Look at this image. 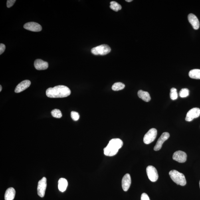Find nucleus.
I'll return each mask as SVG.
<instances>
[{
  "mask_svg": "<svg viewBox=\"0 0 200 200\" xmlns=\"http://www.w3.org/2000/svg\"><path fill=\"white\" fill-rule=\"evenodd\" d=\"M71 91L68 87L58 85L54 88H49L46 90V95L50 98H63L69 96Z\"/></svg>",
  "mask_w": 200,
  "mask_h": 200,
  "instance_id": "nucleus-1",
  "label": "nucleus"
},
{
  "mask_svg": "<svg viewBox=\"0 0 200 200\" xmlns=\"http://www.w3.org/2000/svg\"><path fill=\"white\" fill-rule=\"evenodd\" d=\"M123 145V141L121 139L114 138L111 139L104 149L105 155L109 156H114L117 154Z\"/></svg>",
  "mask_w": 200,
  "mask_h": 200,
  "instance_id": "nucleus-2",
  "label": "nucleus"
},
{
  "mask_svg": "<svg viewBox=\"0 0 200 200\" xmlns=\"http://www.w3.org/2000/svg\"><path fill=\"white\" fill-rule=\"evenodd\" d=\"M169 175L171 179L177 185H180L182 186H184L186 185V179L185 175L183 173L173 170L170 171Z\"/></svg>",
  "mask_w": 200,
  "mask_h": 200,
  "instance_id": "nucleus-3",
  "label": "nucleus"
},
{
  "mask_svg": "<svg viewBox=\"0 0 200 200\" xmlns=\"http://www.w3.org/2000/svg\"><path fill=\"white\" fill-rule=\"evenodd\" d=\"M91 51L94 55H105L110 53L111 48L107 44H102L93 48Z\"/></svg>",
  "mask_w": 200,
  "mask_h": 200,
  "instance_id": "nucleus-4",
  "label": "nucleus"
},
{
  "mask_svg": "<svg viewBox=\"0 0 200 200\" xmlns=\"http://www.w3.org/2000/svg\"><path fill=\"white\" fill-rule=\"evenodd\" d=\"M157 131L155 128H151L145 135L143 142L146 144H149L153 142L156 138Z\"/></svg>",
  "mask_w": 200,
  "mask_h": 200,
  "instance_id": "nucleus-5",
  "label": "nucleus"
},
{
  "mask_svg": "<svg viewBox=\"0 0 200 200\" xmlns=\"http://www.w3.org/2000/svg\"><path fill=\"white\" fill-rule=\"evenodd\" d=\"M146 173L149 179L152 182H155L158 179L159 176L157 170L152 166H149L147 167Z\"/></svg>",
  "mask_w": 200,
  "mask_h": 200,
  "instance_id": "nucleus-6",
  "label": "nucleus"
},
{
  "mask_svg": "<svg viewBox=\"0 0 200 200\" xmlns=\"http://www.w3.org/2000/svg\"><path fill=\"white\" fill-rule=\"evenodd\" d=\"M47 179L45 177H43L40 180L38 183L37 191L38 195L43 197L45 195L46 187H47Z\"/></svg>",
  "mask_w": 200,
  "mask_h": 200,
  "instance_id": "nucleus-7",
  "label": "nucleus"
},
{
  "mask_svg": "<svg viewBox=\"0 0 200 200\" xmlns=\"http://www.w3.org/2000/svg\"><path fill=\"white\" fill-rule=\"evenodd\" d=\"M200 115V109L195 108L191 109L187 113L185 120L187 122H190L195 118H197Z\"/></svg>",
  "mask_w": 200,
  "mask_h": 200,
  "instance_id": "nucleus-8",
  "label": "nucleus"
},
{
  "mask_svg": "<svg viewBox=\"0 0 200 200\" xmlns=\"http://www.w3.org/2000/svg\"><path fill=\"white\" fill-rule=\"evenodd\" d=\"M25 29L32 32H38L42 30L41 26L35 22H29L26 23L23 26Z\"/></svg>",
  "mask_w": 200,
  "mask_h": 200,
  "instance_id": "nucleus-9",
  "label": "nucleus"
},
{
  "mask_svg": "<svg viewBox=\"0 0 200 200\" xmlns=\"http://www.w3.org/2000/svg\"><path fill=\"white\" fill-rule=\"evenodd\" d=\"M187 156L186 153L181 151H176L173 155V159L179 163H184L187 161Z\"/></svg>",
  "mask_w": 200,
  "mask_h": 200,
  "instance_id": "nucleus-10",
  "label": "nucleus"
},
{
  "mask_svg": "<svg viewBox=\"0 0 200 200\" xmlns=\"http://www.w3.org/2000/svg\"><path fill=\"white\" fill-rule=\"evenodd\" d=\"M170 135L168 132H164L161 135L160 138L157 140L156 144L154 147L155 151H158L162 148L163 144L166 141L169 139Z\"/></svg>",
  "mask_w": 200,
  "mask_h": 200,
  "instance_id": "nucleus-11",
  "label": "nucleus"
},
{
  "mask_svg": "<svg viewBox=\"0 0 200 200\" xmlns=\"http://www.w3.org/2000/svg\"><path fill=\"white\" fill-rule=\"evenodd\" d=\"M131 183V179L130 175L127 173L123 177L122 181V186L123 190L126 192L130 187Z\"/></svg>",
  "mask_w": 200,
  "mask_h": 200,
  "instance_id": "nucleus-12",
  "label": "nucleus"
},
{
  "mask_svg": "<svg viewBox=\"0 0 200 200\" xmlns=\"http://www.w3.org/2000/svg\"><path fill=\"white\" fill-rule=\"evenodd\" d=\"M31 84V82L29 80L23 81L18 84L15 89V92L17 93L23 91L29 88Z\"/></svg>",
  "mask_w": 200,
  "mask_h": 200,
  "instance_id": "nucleus-13",
  "label": "nucleus"
},
{
  "mask_svg": "<svg viewBox=\"0 0 200 200\" xmlns=\"http://www.w3.org/2000/svg\"><path fill=\"white\" fill-rule=\"evenodd\" d=\"M188 19L194 29H199L200 27L199 22L197 17L195 15L192 13L189 14L188 16Z\"/></svg>",
  "mask_w": 200,
  "mask_h": 200,
  "instance_id": "nucleus-14",
  "label": "nucleus"
},
{
  "mask_svg": "<svg viewBox=\"0 0 200 200\" xmlns=\"http://www.w3.org/2000/svg\"><path fill=\"white\" fill-rule=\"evenodd\" d=\"M34 66L36 69L38 70H44L48 69V64L47 62L42 59H37L34 62Z\"/></svg>",
  "mask_w": 200,
  "mask_h": 200,
  "instance_id": "nucleus-15",
  "label": "nucleus"
},
{
  "mask_svg": "<svg viewBox=\"0 0 200 200\" xmlns=\"http://www.w3.org/2000/svg\"><path fill=\"white\" fill-rule=\"evenodd\" d=\"M16 192L13 187H10L6 191L5 195V200H13L15 198Z\"/></svg>",
  "mask_w": 200,
  "mask_h": 200,
  "instance_id": "nucleus-16",
  "label": "nucleus"
},
{
  "mask_svg": "<svg viewBox=\"0 0 200 200\" xmlns=\"http://www.w3.org/2000/svg\"><path fill=\"white\" fill-rule=\"evenodd\" d=\"M138 95L139 98L145 102H148L151 100L150 95L148 92L142 90H139L138 91Z\"/></svg>",
  "mask_w": 200,
  "mask_h": 200,
  "instance_id": "nucleus-17",
  "label": "nucleus"
},
{
  "mask_svg": "<svg viewBox=\"0 0 200 200\" xmlns=\"http://www.w3.org/2000/svg\"><path fill=\"white\" fill-rule=\"evenodd\" d=\"M68 185V182L67 180L64 178H61L58 181V189L61 192L66 191Z\"/></svg>",
  "mask_w": 200,
  "mask_h": 200,
  "instance_id": "nucleus-18",
  "label": "nucleus"
},
{
  "mask_svg": "<svg viewBox=\"0 0 200 200\" xmlns=\"http://www.w3.org/2000/svg\"><path fill=\"white\" fill-rule=\"evenodd\" d=\"M190 77L194 79H200V69H194L190 71L189 73Z\"/></svg>",
  "mask_w": 200,
  "mask_h": 200,
  "instance_id": "nucleus-19",
  "label": "nucleus"
},
{
  "mask_svg": "<svg viewBox=\"0 0 200 200\" xmlns=\"http://www.w3.org/2000/svg\"><path fill=\"white\" fill-rule=\"evenodd\" d=\"M110 9L115 12H118L122 9L121 5L115 1L110 2Z\"/></svg>",
  "mask_w": 200,
  "mask_h": 200,
  "instance_id": "nucleus-20",
  "label": "nucleus"
},
{
  "mask_svg": "<svg viewBox=\"0 0 200 200\" xmlns=\"http://www.w3.org/2000/svg\"><path fill=\"white\" fill-rule=\"evenodd\" d=\"M125 87V85L122 83L116 82L113 85L112 90L114 91H119L123 90Z\"/></svg>",
  "mask_w": 200,
  "mask_h": 200,
  "instance_id": "nucleus-21",
  "label": "nucleus"
},
{
  "mask_svg": "<svg viewBox=\"0 0 200 200\" xmlns=\"http://www.w3.org/2000/svg\"><path fill=\"white\" fill-rule=\"evenodd\" d=\"M51 114L54 118H60L62 117V114L61 111L58 109H54L52 111Z\"/></svg>",
  "mask_w": 200,
  "mask_h": 200,
  "instance_id": "nucleus-22",
  "label": "nucleus"
},
{
  "mask_svg": "<svg viewBox=\"0 0 200 200\" xmlns=\"http://www.w3.org/2000/svg\"><path fill=\"white\" fill-rule=\"evenodd\" d=\"M170 96L172 100H177L178 98V94L176 89L173 88L171 89Z\"/></svg>",
  "mask_w": 200,
  "mask_h": 200,
  "instance_id": "nucleus-23",
  "label": "nucleus"
},
{
  "mask_svg": "<svg viewBox=\"0 0 200 200\" xmlns=\"http://www.w3.org/2000/svg\"><path fill=\"white\" fill-rule=\"evenodd\" d=\"M189 93L188 89L183 88L179 92V96L181 98H185L189 96Z\"/></svg>",
  "mask_w": 200,
  "mask_h": 200,
  "instance_id": "nucleus-24",
  "label": "nucleus"
},
{
  "mask_svg": "<svg viewBox=\"0 0 200 200\" xmlns=\"http://www.w3.org/2000/svg\"><path fill=\"white\" fill-rule=\"evenodd\" d=\"M71 117L73 120L77 121L79 119V115L75 111H72L71 112Z\"/></svg>",
  "mask_w": 200,
  "mask_h": 200,
  "instance_id": "nucleus-25",
  "label": "nucleus"
},
{
  "mask_svg": "<svg viewBox=\"0 0 200 200\" xmlns=\"http://www.w3.org/2000/svg\"><path fill=\"white\" fill-rule=\"evenodd\" d=\"M16 1L15 0H8L7 1V7L10 8L13 7Z\"/></svg>",
  "mask_w": 200,
  "mask_h": 200,
  "instance_id": "nucleus-26",
  "label": "nucleus"
},
{
  "mask_svg": "<svg viewBox=\"0 0 200 200\" xmlns=\"http://www.w3.org/2000/svg\"><path fill=\"white\" fill-rule=\"evenodd\" d=\"M141 200H150L148 195L146 193H143L141 196Z\"/></svg>",
  "mask_w": 200,
  "mask_h": 200,
  "instance_id": "nucleus-27",
  "label": "nucleus"
},
{
  "mask_svg": "<svg viewBox=\"0 0 200 200\" xmlns=\"http://www.w3.org/2000/svg\"><path fill=\"white\" fill-rule=\"evenodd\" d=\"M5 45L3 44H0V54H1L3 53L5 50Z\"/></svg>",
  "mask_w": 200,
  "mask_h": 200,
  "instance_id": "nucleus-28",
  "label": "nucleus"
},
{
  "mask_svg": "<svg viewBox=\"0 0 200 200\" xmlns=\"http://www.w3.org/2000/svg\"><path fill=\"white\" fill-rule=\"evenodd\" d=\"M132 0H126V1L127 2H129H129H131L132 1Z\"/></svg>",
  "mask_w": 200,
  "mask_h": 200,
  "instance_id": "nucleus-29",
  "label": "nucleus"
},
{
  "mask_svg": "<svg viewBox=\"0 0 200 200\" xmlns=\"http://www.w3.org/2000/svg\"><path fill=\"white\" fill-rule=\"evenodd\" d=\"M0 89H1V90H0V92H1V90H2V87L1 85H0Z\"/></svg>",
  "mask_w": 200,
  "mask_h": 200,
  "instance_id": "nucleus-30",
  "label": "nucleus"
},
{
  "mask_svg": "<svg viewBox=\"0 0 200 200\" xmlns=\"http://www.w3.org/2000/svg\"><path fill=\"white\" fill-rule=\"evenodd\" d=\"M199 186H200V181L199 182Z\"/></svg>",
  "mask_w": 200,
  "mask_h": 200,
  "instance_id": "nucleus-31",
  "label": "nucleus"
}]
</instances>
